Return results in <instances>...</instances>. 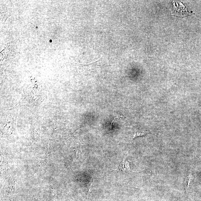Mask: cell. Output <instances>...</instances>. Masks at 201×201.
<instances>
[{"label": "cell", "mask_w": 201, "mask_h": 201, "mask_svg": "<svg viewBox=\"0 0 201 201\" xmlns=\"http://www.w3.org/2000/svg\"><path fill=\"white\" fill-rule=\"evenodd\" d=\"M175 7V11L173 15L180 18H183L191 15V13L187 10L184 5L179 2H173Z\"/></svg>", "instance_id": "6da1fadb"}, {"label": "cell", "mask_w": 201, "mask_h": 201, "mask_svg": "<svg viewBox=\"0 0 201 201\" xmlns=\"http://www.w3.org/2000/svg\"><path fill=\"white\" fill-rule=\"evenodd\" d=\"M133 161H129L128 160L124 159L123 161L121 162L120 164V165L119 168L118 169L121 171H123L126 172H130V171L133 172L131 170L130 167V163H132Z\"/></svg>", "instance_id": "7a4b0ae2"}, {"label": "cell", "mask_w": 201, "mask_h": 201, "mask_svg": "<svg viewBox=\"0 0 201 201\" xmlns=\"http://www.w3.org/2000/svg\"><path fill=\"white\" fill-rule=\"evenodd\" d=\"M149 133L147 131H140L134 134L133 136V139H134L136 137H139V136H142L146 135Z\"/></svg>", "instance_id": "3957f363"}, {"label": "cell", "mask_w": 201, "mask_h": 201, "mask_svg": "<svg viewBox=\"0 0 201 201\" xmlns=\"http://www.w3.org/2000/svg\"><path fill=\"white\" fill-rule=\"evenodd\" d=\"M121 116L119 113H118L117 115H116V117L114 118L113 121L114 122H117L119 120H121Z\"/></svg>", "instance_id": "277c9868"}]
</instances>
